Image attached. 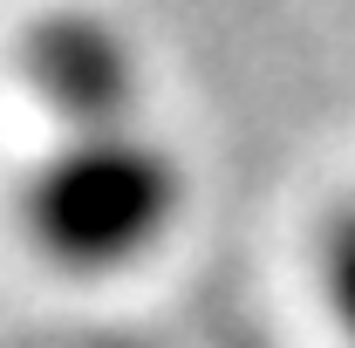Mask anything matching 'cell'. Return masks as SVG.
I'll return each mask as SVG.
<instances>
[{"mask_svg": "<svg viewBox=\"0 0 355 348\" xmlns=\"http://www.w3.org/2000/svg\"><path fill=\"white\" fill-rule=\"evenodd\" d=\"M171 218V171L157 150L96 137L62 150L28 198V225L55 260L69 266H116L144 253Z\"/></svg>", "mask_w": 355, "mask_h": 348, "instance_id": "obj_1", "label": "cell"}, {"mask_svg": "<svg viewBox=\"0 0 355 348\" xmlns=\"http://www.w3.org/2000/svg\"><path fill=\"white\" fill-rule=\"evenodd\" d=\"M328 294H335V314L355 335V212H342V225L328 232Z\"/></svg>", "mask_w": 355, "mask_h": 348, "instance_id": "obj_2", "label": "cell"}]
</instances>
